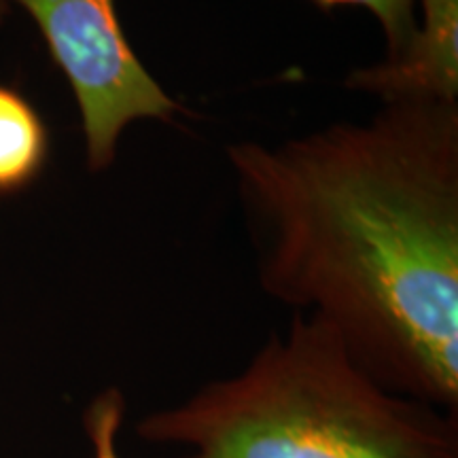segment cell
<instances>
[{
  "mask_svg": "<svg viewBox=\"0 0 458 458\" xmlns=\"http://www.w3.org/2000/svg\"><path fill=\"white\" fill-rule=\"evenodd\" d=\"M128 401L122 388L108 386L89 401L83 411V428L91 458H123L119 452V433L125 422Z\"/></svg>",
  "mask_w": 458,
  "mask_h": 458,
  "instance_id": "8992f818",
  "label": "cell"
},
{
  "mask_svg": "<svg viewBox=\"0 0 458 458\" xmlns=\"http://www.w3.org/2000/svg\"><path fill=\"white\" fill-rule=\"evenodd\" d=\"M323 11L360 7L376 17L386 41V57L399 54L416 28L418 0H310Z\"/></svg>",
  "mask_w": 458,
  "mask_h": 458,
  "instance_id": "52a82bcc",
  "label": "cell"
},
{
  "mask_svg": "<svg viewBox=\"0 0 458 458\" xmlns=\"http://www.w3.org/2000/svg\"><path fill=\"white\" fill-rule=\"evenodd\" d=\"M32 17L71 85L89 170L114 162L119 136L140 119L172 122L181 105L131 49L114 0H7Z\"/></svg>",
  "mask_w": 458,
  "mask_h": 458,
  "instance_id": "3957f363",
  "label": "cell"
},
{
  "mask_svg": "<svg viewBox=\"0 0 458 458\" xmlns=\"http://www.w3.org/2000/svg\"><path fill=\"white\" fill-rule=\"evenodd\" d=\"M49 157V130L24 94L0 83V196L38 179Z\"/></svg>",
  "mask_w": 458,
  "mask_h": 458,
  "instance_id": "5b68a950",
  "label": "cell"
},
{
  "mask_svg": "<svg viewBox=\"0 0 458 458\" xmlns=\"http://www.w3.org/2000/svg\"><path fill=\"white\" fill-rule=\"evenodd\" d=\"M420 20L399 54L359 68L351 89L388 102H458V0H418Z\"/></svg>",
  "mask_w": 458,
  "mask_h": 458,
  "instance_id": "277c9868",
  "label": "cell"
},
{
  "mask_svg": "<svg viewBox=\"0 0 458 458\" xmlns=\"http://www.w3.org/2000/svg\"><path fill=\"white\" fill-rule=\"evenodd\" d=\"M227 157L261 289L388 391L458 416V102H388Z\"/></svg>",
  "mask_w": 458,
  "mask_h": 458,
  "instance_id": "6da1fadb",
  "label": "cell"
},
{
  "mask_svg": "<svg viewBox=\"0 0 458 458\" xmlns=\"http://www.w3.org/2000/svg\"><path fill=\"white\" fill-rule=\"evenodd\" d=\"M9 11H11V4L7 3V0H0V24L4 21V17H7Z\"/></svg>",
  "mask_w": 458,
  "mask_h": 458,
  "instance_id": "ba28073f",
  "label": "cell"
},
{
  "mask_svg": "<svg viewBox=\"0 0 458 458\" xmlns=\"http://www.w3.org/2000/svg\"><path fill=\"white\" fill-rule=\"evenodd\" d=\"M134 428L182 458H458L456 414L388 391L310 314Z\"/></svg>",
  "mask_w": 458,
  "mask_h": 458,
  "instance_id": "7a4b0ae2",
  "label": "cell"
}]
</instances>
